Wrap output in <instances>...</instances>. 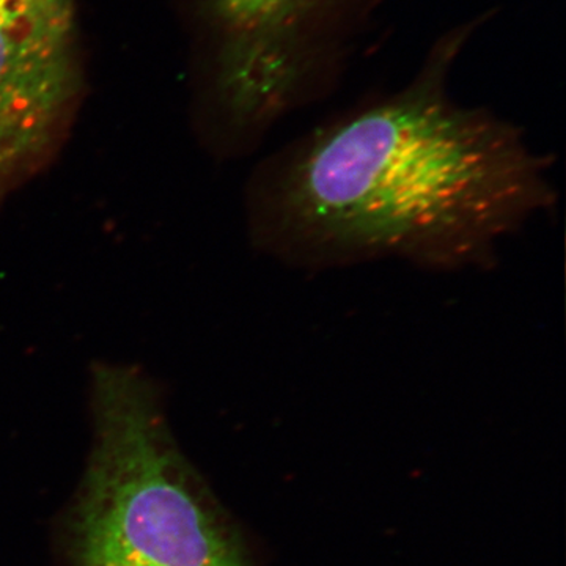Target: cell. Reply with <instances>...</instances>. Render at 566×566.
<instances>
[{
	"instance_id": "obj_2",
	"label": "cell",
	"mask_w": 566,
	"mask_h": 566,
	"mask_svg": "<svg viewBox=\"0 0 566 566\" xmlns=\"http://www.w3.org/2000/svg\"><path fill=\"white\" fill-rule=\"evenodd\" d=\"M93 446L76 524V566H251L185 460L161 394L137 365L91 368Z\"/></svg>"
},
{
	"instance_id": "obj_4",
	"label": "cell",
	"mask_w": 566,
	"mask_h": 566,
	"mask_svg": "<svg viewBox=\"0 0 566 566\" xmlns=\"http://www.w3.org/2000/svg\"><path fill=\"white\" fill-rule=\"evenodd\" d=\"M80 92L74 0H0V207L55 161Z\"/></svg>"
},
{
	"instance_id": "obj_3",
	"label": "cell",
	"mask_w": 566,
	"mask_h": 566,
	"mask_svg": "<svg viewBox=\"0 0 566 566\" xmlns=\"http://www.w3.org/2000/svg\"><path fill=\"white\" fill-rule=\"evenodd\" d=\"M222 33L212 155L243 158L326 88V57L367 0H208Z\"/></svg>"
},
{
	"instance_id": "obj_1",
	"label": "cell",
	"mask_w": 566,
	"mask_h": 566,
	"mask_svg": "<svg viewBox=\"0 0 566 566\" xmlns=\"http://www.w3.org/2000/svg\"><path fill=\"white\" fill-rule=\"evenodd\" d=\"M468 33L446 36L411 84L322 123L253 167V251L324 273L397 260L490 271L502 244L558 203L553 158L523 129L453 102L447 74Z\"/></svg>"
}]
</instances>
